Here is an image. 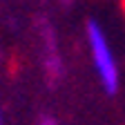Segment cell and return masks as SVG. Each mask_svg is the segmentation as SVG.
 <instances>
[{
	"instance_id": "6da1fadb",
	"label": "cell",
	"mask_w": 125,
	"mask_h": 125,
	"mask_svg": "<svg viewBox=\"0 0 125 125\" xmlns=\"http://www.w3.org/2000/svg\"><path fill=\"white\" fill-rule=\"evenodd\" d=\"M87 42H89V54L94 60V67L98 72V78L105 87L107 94H116L118 89V67L112 54V47H109L103 29L96 20L87 22Z\"/></svg>"
},
{
	"instance_id": "3957f363",
	"label": "cell",
	"mask_w": 125,
	"mask_h": 125,
	"mask_svg": "<svg viewBox=\"0 0 125 125\" xmlns=\"http://www.w3.org/2000/svg\"><path fill=\"white\" fill-rule=\"evenodd\" d=\"M0 125H2V112H0Z\"/></svg>"
},
{
	"instance_id": "277c9868",
	"label": "cell",
	"mask_w": 125,
	"mask_h": 125,
	"mask_svg": "<svg viewBox=\"0 0 125 125\" xmlns=\"http://www.w3.org/2000/svg\"><path fill=\"white\" fill-rule=\"evenodd\" d=\"M123 9H125V2H123Z\"/></svg>"
},
{
	"instance_id": "7a4b0ae2",
	"label": "cell",
	"mask_w": 125,
	"mask_h": 125,
	"mask_svg": "<svg viewBox=\"0 0 125 125\" xmlns=\"http://www.w3.org/2000/svg\"><path fill=\"white\" fill-rule=\"evenodd\" d=\"M40 125H58V121H54L52 116H45V118L40 121Z\"/></svg>"
}]
</instances>
